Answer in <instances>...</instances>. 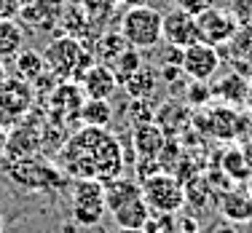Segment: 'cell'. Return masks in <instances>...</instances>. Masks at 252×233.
I'll list each match as a JSON object with an SVG mask.
<instances>
[{"label":"cell","mask_w":252,"mask_h":233,"mask_svg":"<svg viewBox=\"0 0 252 233\" xmlns=\"http://www.w3.org/2000/svg\"><path fill=\"white\" fill-rule=\"evenodd\" d=\"M5 137H8V131H5L3 126H0V155L5 153Z\"/></svg>","instance_id":"cell-31"},{"label":"cell","mask_w":252,"mask_h":233,"mask_svg":"<svg viewBox=\"0 0 252 233\" xmlns=\"http://www.w3.org/2000/svg\"><path fill=\"white\" fill-rule=\"evenodd\" d=\"M215 233H236V225H233V223H223Z\"/></svg>","instance_id":"cell-30"},{"label":"cell","mask_w":252,"mask_h":233,"mask_svg":"<svg viewBox=\"0 0 252 233\" xmlns=\"http://www.w3.org/2000/svg\"><path fill=\"white\" fill-rule=\"evenodd\" d=\"M247 91H250L247 81H242V75H236V73L225 75L223 81L218 83V94L223 99H228V102H239V99H244Z\"/></svg>","instance_id":"cell-22"},{"label":"cell","mask_w":252,"mask_h":233,"mask_svg":"<svg viewBox=\"0 0 252 233\" xmlns=\"http://www.w3.org/2000/svg\"><path fill=\"white\" fill-rule=\"evenodd\" d=\"M161 40L177 49H188L199 40V25H196V14L185 8H172L169 14L161 16Z\"/></svg>","instance_id":"cell-7"},{"label":"cell","mask_w":252,"mask_h":233,"mask_svg":"<svg viewBox=\"0 0 252 233\" xmlns=\"http://www.w3.org/2000/svg\"><path fill=\"white\" fill-rule=\"evenodd\" d=\"M209 97H212V91H209V86L204 81H190L188 86V102L190 105H207Z\"/></svg>","instance_id":"cell-25"},{"label":"cell","mask_w":252,"mask_h":233,"mask_svg":"<svg viewBox=\"0 0 252 233\" xmlns=\"http://www.w3.org/2000/svg\"><path fill=\"white\" fill-rule=\"evenodd\" d=\"M78 86H81V91L86 99H110L121 83H118L116 73H113L107 64L94 62L86 73L78 78Z\"/></svg>","instance_id":"cell-8"},{"label":"cell","mask_w":252,"mask_h":233,"mask_svg":"<svg viewBox=\"0 0 252 233\" xmlns=\"http://www.w3.org/2000/svg\"><path fill=\"white\" fill-rule=\"evenodd\" d=\"M32 105V86L19 78H5L0 86V126L14 129Z\"/></svg>","instance_id":"cell-4"},{"label":"cell","mask_w":252,"mask_h":233,"mask_svg":"<svg viewBox=\"0 0 252 233\" xmlns=\"http://www.w3.org/2000/svg\"><path fill=\"white\" fill-rule=\"evenodd\" d=\"M220 214L233 225H244L252 220V193L247 188H228L220 196Z\"/></svg>","instance_id":"cell-9"},{"label":"cell","mask_w":252,"mask_h":233,"mask_svg":"<svg viewBox=\"0 0 252 233\" xmlns=\"http://www.w3.org/2000/svg\"><path fill=\"white\" fill-rule=\"evenodd\" d=\"M113 220H116V228H145V223L151 220V206L145 204V199L142 196H137V199L126 201L116 209V212H110Z\"/></svg>","instance_id":"cell-11"},{"label":"cell","mask_w":252,"mask_h":233,"mask_svg":"<svg viewBox=\"0 0 252 233\" xmlns=\"http://www.w3.org/2000/svg\"><path fill=\"white\" fill-rule=\"evenodd\" d=\"M156 83H158V75H156V70L151 67H140L134 70L121 86L126 88V94H129L131 99H148L151 94L156 91Z\"/></svg>","instance_id":"cell-13"},{"label":"cell","mask_w":252,"mask_h":233,"mask_svg":"<svg viewBox=\"0 0 252 233\" xmlns=\"http://www.w3.org/2000/svg\"><path fill=\"white\" fill-rule=\"evenodd\" d=\"M250 110H252V97H250Z\"/></svg>","instance_id":"cell-36"},{"label":"cell","mask_w":252,"mask_h":233,"mask_svg":"<svg viewBox=\"0 0 252 233\" xmlns=\"http://www.w3.org/2000/svg\"><path fill=\"white\" fill-rule=\"evenodd\" d=\"M180 75H183V67H177V64H164V67H161V78H164L166 83H175Z\"/></svg>","instance_id":"cell-27"},{"label":"cell","mask_w":252,"mask_h":233,"mask_svg":"<svg viewBox=\"0 0 252 233\" xmlns=\"http://www.w3.org/2000/svg\"><path fill=\"white\" fill-rule=\"evenodd\" d=\"M161 16L164 14L158 8H153L151 3L131 5V8H126L118 32L124 35V40L131 49H140V51L156 49L161 43Z\"/></svg>","instance_id":"cell-2"},{"label":"cell","mask_w":252,"mask_h":233,"mask_svg":"<svg viewBox=\"0 0 252 233\" xmlns=\"http://www.w3.org/2000/svg\"><path fill=\"white\" fill-rule=\"evenodd\" d=\"M43 64L57 81H75L94 64V57L83 51V46L70 35L54 38L43 51Z\"/></svg>","instance_id":"cell-1"},{"label":"cell","mask_w":252,"mask_h":233,"mask_svg":"<svg viewBox=\"0 0 252 233\" xmlns=\"http://www.w3.org/2000/svg\"><path fill=\"white\" fill-rule=\"evenodd\" d=\"M148 3H151V5H153V0H148Z\"/></svg>","instance_id":"cell-38"},{"label":"cell","mask_w":252,"mask_h":233,"mask_svg":"<svg viewBox=\"0 0 252 233\" xmlns=\"http://www.w3.org/2000/svg\"><path fill=\"white\" fill-rule=\"evenodd\" d=\"M250 88H252V78H250Z\"/></svg>","instance_id":"cell-37"},{"label":"cell","mask_w":252,"mask_h":233,"mask_svg":"<svg viewBox=\"0 0 252 233\" xmlns=\"http://www.w3.org/2000/svg\"><path fill=\"white\" fill-rule=\"evenodd\" d=\"M38 137H40L38 129H30V126H19V129H16L14 126V131L5 137V153L14 155L16 150H19V155H30L35 147H38Z\"/></svg>","instance_id":"cell-18"},{"label":"cell","mask_w":252,"mask_h":233,"mask_svg":"<svg viewBox=\"0 0 252 233\" xmlns=\"http://www.w3.org/2000/svg\"><path fill=\"white\" fill-rule=\"evenodd\" d=\"M78 118L83 121V126L105 129L113 121V107L107 99H83L81 110H78Z\"/></svg>","instance_id":"cell-14"},{"label":"cell","mask_w":252,"mask_h":233,"mask_svg":"<svg viewBox=\"0 0 252 233\" xmlns=\"http://www.w3.org/2000/svg\"><path fill=\"white\" fill-rule=\"evenodd\" d=\"M3 228H5V220H3V214H0V233H3Z\"/></svg>","instance_id":"cell-35"},{"label":"cell","mask_w":252,"mask_h":233,"mask_svg":"<svg viewBox=\"0 0 252 233\" xmlns=\"http://www.w3.org/2000/svg\"><path fill=\"white\" fill-rule=\"evenodd\" d=\"M5 78H8V75H5V64H3V59H0V86H3Z\"/></svg>","instance_id":"cell-33"},{"label":"cell","mask_w":252,"mask_h":233,"mask_svg":"<svg viewBox=\"0 0 252 233\" xmlns=\"http://www.w3.org/2000/svg\"><path fill=\"white\" fill-rule=\"evenodd\" d=\"M196 25H199V40L215 46V49H218L220 43H228L239 29L236 16H233L231 11L215 8V5H207L204 11H199Z\"/></svg>","instance_id":"cell-5"},{"label":"cell","mask_w":252,"mask_h":233,"mask_svg":"<svg viewBox=\"0 0 252 233\" xmlns=\"http://www.w3.org/2000/svg\"><path fill=\"white\" fill-rule=\"evenodd\" d=\"M124 3H126V5H129V8H131V5H145V3H148V0H124Z\"/></svg>","instance_id":"cell-34"},{"label":"cell","mask_w":252,"mask_h":233,"mask_svg":"<svg viewBox=\"0 0 252 233\" xmlns=\"http://www.w3.org/2000/svg\"><path fill=\"white\" fill-rule=\"evenodd\" d=\"M166 46H169V43H166ZM166 51H169V54L164 57V64H177V67H180V64H183V49H177V46H169Z\"/></svg>","instance_id":"cell-28"},{"label":"cell","mask_w":252,"mask_h":233,"mask_svg":"<svg viewBox=\"0 0 252 233\" xmlns=\"http://www.w3.org/2000/svg\"><path fill=\"white\" fill-rule=\"evenodd\" d=\"M137 196H142V188H140V182H134V180L116 177V180L105 182V209L107 212H116L121 204L137 199Z\"/></svg>","instance_id":"cell-12"},{"label":"cell","mask_w":252,"mask_h":233,"mask_svg":"<svg viewBox=\"0 0 252 233\" xmlns=\"http://www.w3.org/2000/svg\"><path fill=\"white\" fill-rule=\"evenodd\" d=\"M25 0H0V19H16L22 14Z\"/></svg>","instance_id":"cell-26"},{"label":"cell","mask_w":252,"mask_h":233,"mask_svg":"<svg viewBox=\"0 0 252 233\" xmlns=\"http://www.w3.org/2000/svg\"><path fill=\"white\" fill-rule=\"evenodd\" d=\"M113 233H145L142 228H116Z\"/></svg>","instance_id":"cell-32"},{"label":"cell","mask_w":252,"mask_h":233,"mask_svg":"<svg viewBox=\"0 0 252 233\" xmlns=\"http://www.w3.org/2000/svg\"><path fill=\"white\" fill-rule=\"evenodd\" d=\"M129 113H131V121L140 126V123H151L156 113L151 110V105H148V99H131L129 105Z\"/></svg>","instance_id":"cell-24"},{"label":"cell","mask_w":252,"mask_h":233,"mask_svg":"<svg viewBox=\"0 0 252 233\" xmlns=\"http://www.w3.org/2000/svg\"><path fill=\"white\" fill-rule=\"evenodd\" d=\"M164 142H166L164 129H161L156 121L134 126L131 145H134V150H137V155H140V158H158L161 150H164Z\"/></svg>","instance_id":"cell-10"},{"label":"cell","mask_w":252,"mask_h":233,"mask_svg":"<svg viewBox=\"0 0 252 233\" xmlns=\"http://www.w3.org/2000/svg\"><path fill=\"white\" fill-rule=\"evenodd\" d=\"M212 126H215V134H218L220 140H231L239 131H244V121L231 110V107H223V110L212 113Z\"/></svg>","instance_id":"cell-19"},{"label":"cell","mask_w":252,"mask_h":233,"mask_svg":"<svg viewBox=\"0 0 252 233\" xmlns=\"http://www.w3.org/2000/svg\"><path fill=\"white\" fill-rule=\"evenodd\" d=\"M183 233H196L199 231V223H196V217H183Z\"/></svg>","instance_id":"cell-29"},{"label":"cell","mask_w":252,"mask_h":233,"mask_svg":"<svg viewBox=\"0 0 252 233\" xmlns=\"http://www.w3.org/2000/svg\"><path fill=\"white\" fill-rule=\"evenodd\" d=\"M14 59H16V78H19V81L32 83L35 78H38V75L46 70V64H43V54L35 51V49H22Z\"/></svg>","instance_id":"cell-17"},{"label":"cell","mask_w":252,"mask_h":233,"mask_svg":"<svg viewBox=\"0 0 252 233\" xmlns=\"http://www.w3.org/2000/svg\"><path fill=\"white\" fill-rule=\"evenodd\" d=\"M126 46H129V43L124 40L121 32H105V38L97 43V59H99L102 64H107V67H110L113 59H116L118 54L126 49Z\"/></svg>","instance_id":"cell-21"},{"label":"cell","mask_w":252,"mask_h":233,"mask_svg":"<svg viewBox=\"0 0 252 233\" xmlns=\"http://www.w3.org/2000/svg\"><path fill=\"white\" fill-rule=\"evenodd\" d=\"M140 188H142L145 204L151 206V212H156V214H175L185 204L183 182H180L177 177L166 175V172H156V175L145 177V180L140 182Z\"/></svg>","instance_id":"cell-3"},{"label":"cell","mask_w":252,"mask_h":233,"mask_svg":"<svg viewBox=\"0 0 252 233\" xmlns=\"http://www.w3.org/2000/svg\"><path fill=\"white\" fill-rule=\"evenodd\" d=\"M183 75L190 78V81H212L215 75H218L220 70V54L215 46L209 43H201V40H196L193 46H188V49H183Z\"/></svg>","instance_id":"cell-6"},{"label":"cell","mask_w":252,"mask_h":233,"mask_svg":"<svg viewBox=\"0 0 252 233\" xmlns=\"http://www.w3.org/2000/svg\"><path fill=\"white\" fill-rule=\"evenodd\" d=\"M73 223L81 225V228H92V225H97L102 220V214H105V206H73Z\"/></svg>","instance_id":"cell-23"},{"label":"cell","mask_w":252,"mask_h":233,"mask_svg":"<svg viewBox=\"0 0 252 233\" xmlns=\"http://www.w3.org/2000/svg\"><path fill=\"white\" fill-rule=\"evenodd\" d=\"M25 32L16 19H0V59H11L22 51Z\"/></svg>","instance_id":"cell-15"},{"label":"cell","mask_w":252,"mask_h":233,"mask_svg":"<svg viewBox=\"0 0 252 233\" xmlns=\"http://www.w3.org/2000/svg\"><path fill=\"white\" fill-rule=\"evenodd\" d=\"M223 172L231 182H250L252 177V158L244 150H228L223 155Z\"/></svg>","instance_id":"cell-16"},{"label":"cell","mask_w":252,"mask_h":233,"mask_svg":"<svg viewBox=\"0 0 252 233\" xmlns=\"http://www.w3.org/2000/svg\"><path fill=\"white\" fill-rule=\"evenodd\" d=\"M142 67V57H140V49H131V46H126V49L118 54L116 59H113V64H110V70L116 73L118 78V83H124L126 78H129L134 70H140Z\"/></svg>","instance_id":"cell-20"}]
</instances>
